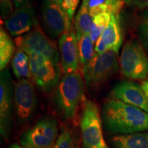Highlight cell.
I'll return each mask as SVG.
<instances>
[{
    "label": "cell",
    "instance_id": "cell-8",
    "mask_svg": "<svg viewBox=\"0 0 148 148\" xmlns=\"http://www.w3.org/2000/svg\"><path fill=\"white\" fill-rule=\"evenodd\" d=\"M58 134L55 119L47 116L40 119L22 135L20 143L27 148H52Z\"/></svg>",
    "mask_w": 148,
    "mask_h": 148
},
{
    "label": "cell",
    "instance_id": "cell-3",
    "mask_svg": "<svg viewBox=\"0 0 148 148\" xmlns=\"http://www.w3.org/2000/svg\"><path fill=\"white\" fill-rule=\"evenodd\" d=\"M83 148H109L103 138L102 122L95 102L84 98L80 119Z\"/></svg>",
    "mask_w": 148,
    "mask_h": 148
},
{
    "label": "cell",
    "instance_id": "cell-17",
    "mask_svg": "<svg viewBox=\"0 0 148 148\" xmlns=\"http://www.w3.org/2000/svg\"><path fill=\"white\" fill-rule=\"evenodd\" d=\"M12 68L16 78L30 79L29 57L25 51L17 48L12 59Z\"/></svg>",
    "mask_w": 148,
    "mask_h": 148
},
{
    "label": "cell",
    "instance_id": "cell-27",
    "mask_svg": "<svg viewBox=\"0 0 148 148\" xmlns=\"http://www.w3.org/2000/svg\"><path fill=\"white\" fill-rule=\"evenodd\" d=\"M1 8L3 18H8L13 12L10 0H1Z\"/></svg>",
    "mask_w": 148,
    "mask_h": 148
},
{
    "label": "cell",
    "instance_id": "cell-4",
    "mask_svg": "<svg viewBox=\"0 0 148 148\" xmlns=\"http://www.w3.org/2000/svg\"><path fill=\"white\" fill-rule=\"evenodd\" d=\"M27 54L29 57L32 82L45 92L49 91L58 86L62 77L61 65L40 53L29 52Z\"/></svg>",
    "mask_w": 148,
    "mask_h": 148
},
{
    "label": "cell",
    "instance_id": "cell-32",
    "mask_svg": "<svg viewBox=\"0 0 148 148\" xmlns=\"http://www.w3.org/2000/svg\"><path fill=\"white\" fill-rule=\"evenodd\" d=\"M9 148H27V147H23V146L22 145H16V144H14V145H11Z\"/></svg>",
    "mask_w": 148,
    "mask_h": 148
},
{
    "label": "cell",
    "instance_id": "cell-7",
    "mask_svg": "<svg viewBox=\"0 0 148 148\" xmlns=\"http://www.w3.org/2000/svg\"><path fill=\"white\" fill-rule=\"evenodd\" d=\"M14 42L17 48L21 49L25 53H40L59 63L60 56L56 44L45 34L38 23L30 32L16 37Z\"/></svg>",
    "mask_w": 148,
    "mask_h": 148
},
{
    "label": "cell",
    "instance_id": "cell-33",
    "mask_svg": "<svg viewBox=\"0 0 148 148\" xmlns=\"http://www.w3.org/2000/svg\"><path fill=\"white\" fill-rule=\"evenodd\" d=\"M53 1H54L55 3H58V4L62 5V0H52Z\"/></svg>",
    "mask_w": 148,
    "mask_h": 148
},
{
    "label": "cell",
    "instance_id": "cell-6",
    "mask_svg": "<svg viewBox=\"0 0 148 148\" xmlns=\"http://www.w3.org/2000/svg\"><path fill=\"white\" fill-rule=\"evenodd\" d=\"M117 54L107 50L96 53L82 70V75L88 86H96L105 82L119 71Z\"/></svg>",
    "mask_w": 148,
    "mask_h": 148
},
{
    "label": "cell",
    "instance_id": "cell-28",
    "mask_svg": "<svg viewBox=\"0 0 148 148\" xmlns=\"http://www.w3.org/2000/svg\"><path fill=\"white\" fill-rule=\"evenodd\" d=\"M125 3L139 9L146 8L148 7V0H123Z\"/></svg>",
    "mask_w": 148,
    "mask_h": 148
},
{
    "label": "cell",
    "instance_id": "cell-21",
    "mask_svg": "<svg viewBox=\"0 0 148 148\" xmlns=\"http://www.w3.org/2000/svg\"><path fill=\"white\" fill-rule=\"evenodd\" d=\"M111 20L110 12H103L94 16L90 29V36L92 42H95L108 27Z\"/></svg>",
    "mask_w": 148,
    "mask_h": 148
},
{
    "label": "cell",
    "instance_id": "cell-14",
    "mask_svg": "<svg viewBox=\"0 0 148 148\" xmlns=\"http://www.w3.org/2000/svg\"><path fill=\"white\" fill-rule=\"evenodd\" d=\"M113 99L135 106L148 112V99L141 86L132 82H119L110 92Z\"/></svg>",
    "mask_w": 148,
    "mask_h": 148
},
{
    "label": "cell",
    "instance_id": "cell-10",
    "mask_svg": "<svg viewBox=\"0 0 148 148\" xmlns=\"http://www.w3.org/2000/svg\"><path fill=\"white\" fill-rule=\"evenodd\" d=\"M41 16L44 29L53 38H60L72 26L71 19L62 5L52 0H43Z\"/></svg>",
    "mask_w": 148,
    "mask_h": 148
},
{
    "label": "cell",
    "instance_id": "cell-2",
    "mask_svg": "<svg viewBox=\"0 0 148 148\" xmlns=\"http://www.w3.org/2000/svg\"><path fill=\"white\" fill-rule=\"evenodd\" d=\"M84 84L79 71L64 74L57 86L55 103L62 116L66 119H73L77 113L79 103L84 99Z\"/></svg>",
    "mask_w": 148,
    "mask_h": 148
},
{
    "label": "cell",
    "instance_id": "cell-24",
    "mask_svg": "<svg viewBox=\"0 0 148 148\" xmlns=\"http://www.w3.org/2000/svg\"><path fill=\"white\" fill-rule=\"evenodd\" d=\"M138 34L145 50L148 53V10L141 14L138 25Z\"/></svg>",
    "mask_w": 148,
    "mask_h": 148
},
{
    "label": "cell",
    "instance_id": "cell-16",
    "mask_svg": "<svg viewBox=\"0 0 148 148\" xmlns=\"http://www.w3.org/2000/svg\"><path fill=\"white\" fill-rule=\"evenodd\" d=\"M111 143L114 148H148V131L117 135Z\"/></svg>",
    "mask_w": 148,
    "mask_h": 148
},
{
    "label": "cell",
    "instance_id": "cell-1",
    "mask_svg": "<svg viewBox=\"0 0 148 148\" xmlns=\"http://www.w3.org/2000/svg\"><path fill=\"white\" fill-rule=\"evenodd\" d=\"M102 119L105 129L112 133L127 134L148 131V112L113 98L105 101Z\"/></svg>",
    "mask_w": 148,
    "mask_h": 148
},
{
    "label": "cell",
    "instance_id": "cell-11",
    "mask_svg": "<svg viewBox=\"0 0 148 148\" xmlns=\"http://www.w3.org/2000/svg\"><path fill=\"white\" fill-rule=\"evenodd\" d=\"M14 102V88L8 69L1 71L0 75V132L3 138L10 136L12 108Z\"/></svg>",
    "mask_w": 148,
    "mask_h": 148
},
{
    "label": "cell",
    "instance_id": "cell-19",
    "mask_svg": "<svg viewBox=\"0 0 148 148\" xmlns=\"http://www.w3.org/2000/svg\"><path fill=\"white\" fill-rule=\"evenodd\" d=\"M92 21L93 17L90 15L88 8L84 5L81 4L74 23L77 38L84 34H90Z\"/></svg>",
    "mask_w": 148,
    "mask_h": 148
},
{
    "label": "cell",
    "instance_id": "cell-20",
    "mask_svg": "<svg viewBox=\"0 0 148 148\" xmlns=\"http://www.w3.org/2000/svg\"><path fill=\"white\" fill-rule=\"evenodd\" d=\"M78 49L79 64L82 69L91 61L95 54L94 42L90 38V34H84L77 38Z\"/></svg>",
    "mask_w": 148,
    "mask_h": 148
},
{
    "label": "cell",
    "instance_id": "cell-13",
    "mask_svg": "<svg viewBox=\"0 0 148 148\" xmlns=\"http://www.w3.org/2000/svg\"><path fill=\"white\" fill-rule=\"evenodd\" d=\"M34 9L27 1L20 8H16L5 21V26L13 36H20L30 32L36 25Z\"/></svg>",
    "mask_w": 148,
    "mask_h": 148
},
{
    "label": "cell",
    "instance_id": "cell-29",
    "mask_svg": "<svg viewBox=\"0 0 148 148\" xmlns=\"http://www.w3.org/2000/svg\"><path fill=\"white\" fill-rule=\"evenodd\" d=\"M107 51V48L105 45L104 42H103L102 39L101 38V37H99L98 38L97 41L95 42V51L96 53H101L104 51Z\"/></svg>",
    "mask_w": 148,
    "mask_h": 148
},
{
    "label": "cell",
    "instance_id": "cell-23",
    "mask_svg": "<svg viewBox=\"0 0 148 148\" xmlns=\"http://www.w3.org/2000/svg\"><path fill=\"white\" fill-rule=\"evenodd\" d=\"M82 4L88 8L92 17L103 12H109L108 0H83Z\"/></svg>",
    "mask_w": 148,
    "mask_h": 148
},
{
    "label": "cell",
    "instance_id": "cell-31",
    "mask_svg": "<svg viewBox=\"0 0 148 148\" xmlns=\"http://www.w3.org/2000/svg\"><path fill=\"white\" fill-rule=\"evenodd\" d=\"M16 8H20L25 3L27 0H12Z\"/></svg>",
    "mask_w": 148,
    "mask_h": 148
},
{
    "label": "cell",
    "instance_id": "cell-22",
    "mask_svg": "<svg viewBox=\"0 0 148 148\" xmlns=\"http://www.w3.org/2000/svg\"><path fill=\"white\" fill-rule=\"evenodd\" d=\"M52 148H77L76 140L73 132L67 127L62 128Z\"/></svg>",
    "mask_w": 148,
    "mask_h": 148
},
{
    "label": "cell",
    "instance_id": "cell-30",
    "mask_svg": "<svg viewBox=\"0 0 148 148\" xmlns=\"http://www.w3.org/2000/svg\"><path fill=\"white\" fill-rule=\"evenodd\" d=\"M141 88L143 90L144 92H145L146 97H147V99H148V81H145V82H143L141 84Z\"/></svg>",
    "mask_w": 148,
    "mask_h": 148
},
{
    "label": "cell",
    "instance_id": "cell-26",
    "mask_svg": "<svg viewBox=\"0 0 148 148\" xmlns=\"http://www.w3.org/2000/svg\"><path fill=\"white\" fill-rule=\"evenodd\" d=\"M109 12L111 14L119 15V13L121 8H123L125 2L123 0H108Z\"/></svg>",
    "mask_w": 148,
    "mask_h": 148
},
{
    "label": "cell",
    "instance_id": "cell-5",
    "mask_svg": "<svg viewBox=\"0 0 148 148\" xmlns=\"http://www.w3.org/2000/svg\"><path fill=\"white\" fill-rule=\"evenodd\" d=\"M119 64L122 75L127 78L143 79L148 75V57L136 40H129L123 46Z\"/></svg>",
    "mask_w": 148,
    "mask_h": 148
},
{
    "label": "cell",
    "instance_id": "cell-18",
    "mask_svg": "<svg viewBox=\"0 0 148 148\" xmlns=\"http://www.w3.org/2000/svg\"><path fill=\"white\" fill-rule=\"evenodd\" d=\"M14 45L12 38L4 29L0 31V69H6L11 59L14 56Z\"/></svg>",
    "mask_w": 148,
    "mask_h": 148
},
{
    "label": "cell",
    "instance_id": "cell-12",
    "mask_svg": "<svg viewBox=\"0 0 148 148\" xmlns=\"http://www.w3.org/2000/svg\"><path fill=\"white\" fill-rule=\"evenodd\" d=\"M58 49L61 59V67L64 74H71L79 71V54L75 30L72 25L59 38Z\"/></svg>",
    "mask_w": 148,
    "mask_h": 148
},
{
    "label": "cell",
    "instance_id": "cell-9",
    "mask_svg": "<svg viewBox=\"0 0 148 148\" xmlns=\"http://www.w3.org/2000/svg\"><path fill=\"white\" fill-rule=\"evenodd\" d=\"M14 106L20 123H26L34 115L37 106V95L29 79H18L14 82Z\"/></svg>",
    "mask_w": 148,
    "mask_h": 148
},
{
    "label": "cell",
    "instance_id": "cell-25",
    "mask_svg": "<svg viewBox=\"0 0 148 148\" xmlns=\"http://www.w3.org/2000/svg\"><path fill=\"white\" fill-rule=\"evenodd\" d=\"M79 0H62V7L69 15L70 19L72 21L73 15L76 10Z\"/></svg>",
    "mask_w": 148,
    "mask_h": 148
},
{
    "label": "cell",
    "instance_id": "cell-15",
    "mask_svg": "<svg viewBox=\"0 0 148 148\" xmlns=\"http://www.w3.org/2000/svg\"><path fill=\"white\" fill-rule=\"evenodd\" d=\"M104 42L107 50H111L119 53L123 42V34L120 25L119 15L111 14L110 23L100 36Z\"/></svg>",
    "mask_w": 148,
    "mask_h": 148
}]
</instances>
